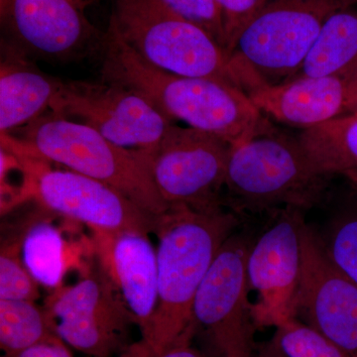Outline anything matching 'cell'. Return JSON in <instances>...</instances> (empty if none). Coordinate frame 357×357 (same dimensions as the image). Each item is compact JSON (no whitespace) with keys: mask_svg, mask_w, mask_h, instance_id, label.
Segmentation results:
<instances>
[{"mask_svg":"<svg viewBox=\"0 0 357 357\" xmlns=\"http://www.w3.org/2000/svg\"><path fill=\"white\" fill-rule=\"evenodd\" d=\"M112 3L109 31L149 64L180 76L208 77L238 88L230 56L217 40L161 0Z\"/></svg>","mask_w":357,"mask_h":357,"instance_id":"obj_6","label":"cell"},{"mask_svg":"<svg viewBox=\"0 0 357 357\" xmlns=\"http://www.w3.org/2000/svg\"><path fill=\"white\" fill-rule=\"evenodd\" d=\"M246 93L268 119L303 130L357 109L354 77H296L281 84H261Z\"/></svg>","mask_w":357,"mask_h":357,"instance_id":"obj_15","label":"cell"},{"mask_svg":"<svg viewBox=\"0 0 357 357\" xmlns=\"http://www.w3.org/2000/svg\"><path fill=\"white\" fill-rule=\"evenodd\" d=\"M261 357H286L284 356L283 354H281L280 351L277 349L276 345L273 344L272 347H270L268 351H265V354H263Z\"/></svg>","mask_w":357,"mask_h":357,"instance_id":"obj_29","label":"cell"},{"mask_svg":"<svg viewBox=\"0 0 357 357\" xmlns=\"http://www.w3.org/2000/svg\"><path fill=\"white\" fill-rule=\"evenodd\" d=\"M318 236L333 264L357 284V202L338 210Z\"/></svg>","mask_w":357,"mask_h":357,"instance_id":"obj_22","label":"cell"},{"mask_svg":"<svg viewBox=\"0 0 357 357\" xmlns=\"http://www.w3.org/2000/svg\"><path fill=\"white\" fill-rule=\"evenodd\" d=\"M222 208L194 210L169 206L157 215L158 300L141 340L119 357H158L196 335L192 306L211 263L237 225Z\"/></svg>","mask_w":357,"mask_h":357,"instance_id":"obj_1","label":"cell"},{"mask_svg":"<svg viewBox=\"0 0 357 357\" xmlns=\"http://www.w3.org/2000/svg\"><path fill=\"white\" fill-rule=\"evenodd\" d=\"M158 357H210L197 347H192V340H184L174 345Z\"/></svg>","mask_w":357,"mask_h":357,"instance_id":"obj_28","label":"cell"},{"mask_svg":"<svg viewBox=\"0 0 357 357\" xmlns=\"http://www.w3.org/2000/svg\"><path fill=\"white\" fill-rule=\"evenodd\" d=\"M277 328L273 344L286 357H351L312 326L295 318Z\"/></svg>","mask_w":357,"mask_h":357,"instance_id":"obj_23","label":"cell"},{"mask_svg":"<svg viewBox=\"0 0 357 357\" xmlns=\"http://www.w3.org/2000/svg\"><path fill=\"white\" fill-rule=\"evenodd\" d=\"M93 251L100 266L132 312L141 333L145 332L158 300L157 249L147 232L93 231Z\"/></svg>","mask_w":357,"mask_h":357,"instance_id":"obj_16","label":"cell"},{"mask_svg":"<svg viewBox=\"0 0 357 357\" xmlns=\"http://www.w3.org/2000/svg\"><path fill=\"white\" fill-rule=\"evenodd\" d=\"M1 138L31 156L114 188L151 215L169 208L142 152L114 144L82 122L50 112Z\"/></svg>","mask_w":357,"mask_h":357,"instance_id":"obj_3","label":"cell"},{"mask_svg":"<svg viewBox=\"0 0 357 357\" xmlns=\"http://www.w3.org/2000/svg\"><path fill=\"white\" fill-rule=\"evenodd\" d=\"M63 81L42 73L29 58L2 40L0 131L6 135L50 109Z\"/></svg>","mask_w":357,"mask_h":357,"instance_id":"obj_17","label":"cell"},{"mask_svg":"<svg viewBox=\"0 0 357 357\" xmlns=\"http://www.w3.org/2000/svg\"><path fill=\"white\" fill-rule=\"evenodd\" d=\"M354 114H357V109H356V112H354Z\"/></svg>","mask_w":357,"mask_h":357,"instance_id":"obj_30","label":"cell"},{"mask_svg":"<svg viewBox=\"0 0 357 357\" xmlns=\"http://www.w3.org/2000/svg\"><path fill=\"white\" fill-rule=\"evenodd\" d=\"M357 0H268L246 25L230 55L232 74L245 93L290 81L328 18Z\"/></svg>","mask_w":357,"mask_h":357,"instance_id":"obj_5","label":"cell"},{"mask_svg":"<svg viewBox=\"0 0 357 357\" xmlns=\"http://www.w3.org/2000/svg\"><path fill=\"white\" fill-rule=\"evenodd\" d=\"M1 146L22 160L31 181L32 199L46 210L84 223L93 231L153 232L157 215L142 210L114 188L69 169L52 168L46 160L10 143L2 142Z\"/></svg>","mask_w":357,"mask_h":357,"instance_id":"obj_8","label":"cell"},{"mask_svg":"<svg viewBox=\"0 0 357 357\" xmlns=\"http://www.w3.org/2000/svg\"><path fill=\"white\" fill-rule=\"evenodd\" d=\"M174 13L198 25L225 49V28L217 0H161ZM227 52V51H225Z\"/></svg>","mask_w":357,"mask_h":357,"instance_id":"obj_25","label":"cell"},{"mask_svg":"<svg viewBox=\"0 0 357 357\" xmlns=\"http://www.w3.org/2000/svg\"><path fill=\"white\" fill-rule=\"evenodd\" d=\"M351 6L328 18L296 77L357 79V10Z\"/></svg>","mask_w":357,"mask_h":357,"instance_id":"obj_18","label":"cell"},{"mask_svg":"<svg viewBox=\"0 0 357 357\" xmlns=\"http://www.w3.org/2000/svg\"><path fill=\"white\" fill-rule=\"evenodd\" d=\"M331 176L321 170L299 138L270 126L230 147L225 190L234 211H307L325 199Z\"/></svg>","mask_w":357,"mask_h":357,"instance_id":"obj_4","label":"cell"},{"mask_svg":"<svg viewBox=\"0 0 357 357\" xmlns=\"http://www.w3.org/2000/svg\"><path fill=\"white\" fill-rule=\"evenodd\" d=\"M82 0H0L7 43L26 57L70 62L100 55L105 33L84 13Z\"/></svg>","mask_w":357,"mask_h":357,"instance_id":"obj_12","label":"cell"},{"mask_svg":"<svg viewBox=\"0 0 357 357\" xmlns=\"http://www.w3.org/2000/svg\"><path fill=\"white\" fill-rule=\"evenodd\" d=\"M296 318L357 357V284L326 255L318 232L305 223Z\"/></svg>","mask_w":357,"mask_h":357,"instance_id":"obj_14","label":"cell"},{"mask_svg":"<svg viewBox=\"0 0 357 357\" xmlns=\"http://www.w3.org/2000/svg\"><path fill=\"white\" fill-rule=\"evenodd\" d=\"M230 147L215 134L173 124L156 147L139 151L168 206L211 210L222 208Z\"/></svg>","mask_w":357,"mask_h":357,"instance_id":"obj_7","label":"cell"},{"mask_svg":"<svg viewBox=\"0 0 357 357\" xmlns=\"http://www.w3.org/2000/svg\"><path fill=\"white\" fill-rule=\"evenodd\" d=\"M50 109L66 119H79L114 144L131 150L153 149L173 126L146 98L105 81L63 82Z\"/></svg>","mask_w":357,"mask_h":357,"instance_id":"obj_11","label":"cell"},{"mask_svg":"<svg viewBox=\"0 0 357 357\" xmlns=\"http://www.w3.org/2000/svg\"><path fill=\"white\" fill-rule=\"evenodd\" d=\"M248 243L232 234L199 286L192 306L196 333H204L220 357H250L256 326L248 281Z\"/></svg>","mask_w":357,"mask_h":357,"instance_id":"obj_10","label":"cell"},{"mask_svg":"<svg viewBox=\"0 0 357 357\" xmlns=\"http://www.w3.org/2000/svg\"><path fill=\"white\" fill-rule=\"evenodd\" d=\"M268 0H217L225 28V49L231 55L239 35Z\"/></svg>","mask_w":357,"mask_h":357,"instance_id":"obj_26","label":"cell"},{"mask_svg":"<svg viewBox=\"0 0 357 357\" xmlns=\"http://www.w3.org/2000/svg\"><path fill=\"white\" fill-rule=\"evenodd\" d=\"M298 138L323 172L342 176L357 191V114L305 129Z\"/></svg>","mask_w":357,"mask_h":357,"instance_id":"obj_19","label":"cell"},{"mask_svg":"<svg viewBox=\"0 0 357 357\" xmlns=\"http://www.w3.org/2000/svg\"><path fill=\"white\" fill-rule=\"evenodd\" d=\"M18 357H74L68 345L57 337L26 349Z\"/></svg>","mask_w":357,"mask_h":357,"instance_id":"obj_27","label":"cell"},{"mask_svg":"<svg viewBox=\"0 0 357 357\" xmlns=\"http://www.w3.org/2000/svg\"><path fill=\"white\" fill-rule=\"evenodd\" d=\"M57 337L45 307L33 301L0 300L2 357H18L26 349Z\"/></svg>","mask_w":357,"mask_h":357,"instance_id":"obj_21","label":"cell"},{"mask_svg":"<svg viewBox=\"0 0 357 357\" xmlns=\"http://www.w3.org/2000/svg\"><path fill=\"white\" fill-rule=\"evenodd\" d=\"M102 81L121 84L146 98L170 121L215 134L231 146L246 142L270 126L248 93L208 77L180 76L143 60L114 33H105Z\"/></svg>","mask_w":357,"mask_h":357,"instance_id":"obj_2","label":"cell"},{"mask_svg":"<svg viewBox=\"0 0 357 357\" xmlns=\"http://www.w3.org/2000/svg\"><path fill=\"white\" fill-rule=\"evenodd\" d=\"M275 213L274 222L249 249L246 264L249 292L256 295L250 304L256 328H278L296 318L306 220L296 208Z\"/></svg>","mask_w":357,"mask_h":357,"instance_id":"obj_13","label":"cell"},{"mask_svg":"<svg viewBox=\"0 0 357 357\" xmlns=\"http://www.w3.org/2000/svg\"><path fill=\"white\" fill-rule=\"evenodd\" d=\"M21 241L23 262L37 283L53 291L62 287L65 275L74 261L72 248L62 230L49 220H36Z\"/></svg>","mask_w":357,"mask_h":357,"instance_id":"obj_20","label":"cell"},{"mask_svg":"<svg viewBox=\"0 0 357 357\" xmlns=\"http://www.w3.org/2000/svg\"><path fill=\"white\" fill-rule=\"evenodd\" d=\"M21 243L2 246L0 253V300L38 299L39 284L26 268Z\"/></svg>","mask_w":357,"mask_h":357,"instance_id":"obj_24","label":"cell"},{"mask_svg":"<svg viewBox=\"0 0 357 357\" xmlns=\"http://www.w3.org/2000/svg\"><path fill=\"white\" fill-rule=\"evenodd\" d=\"M45 309L56 335L89 357L123 354L131 345L130 328L137 325L100 266L75 285L54 290Z\"/></svg>","mask_w":357,"mask_h":357,"instance_id":"obj_9","label":"cell"}]
</instances>
